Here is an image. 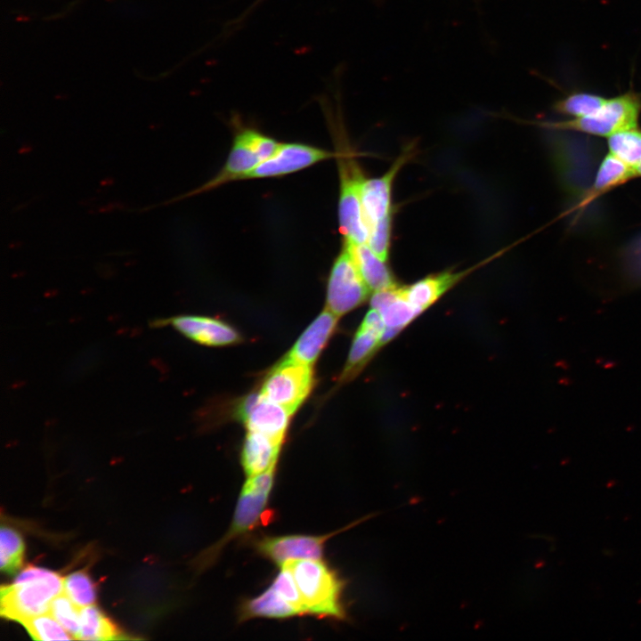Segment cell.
I'll use <instances>...</instances> for the list:
<instances>
[{"mask_svg": "<svg viewBox=\"0 0 641 641\" xmlns=\"http://www.w3.org/2000/svg\"><path fill=\"white\" fill-rule=\"evenodd\" d=\"M410 156V150H406L382 176L364 181L361 200L367 231L379 222L392 218L393 183Z\"/></svg>", "mask_w": 641, "mask_h": 641, "instance_id": "cell-11", "label": "cell"}, {"mask_svg": "<svg viewBox=\"0 0 641 641\" xmlns=\"http://www.w3.org/2000/svg\"><path fill=\"white\" fill-rule=\"evenodd\" d=\"M276 469L277 465L262 474L247 477L238 498L228 531L207 550L205 556L208 562H213L233 540L272 519L273 512L268 508V504Z\"/></svg>", "mask_w": 641, "mask_h": 641, "instance_id": "cell-3", "label": "cell"}, {"mask_svg": "<svg viewBox=\"0 0 641 641\" xmlns=\"http://www.w3.org/2000/svg\"><path fill=\"white\" fill-rule=\"evenodd\" d=\"M261 162L257 153L238 131L234 135L231 151L223 166L197 192L209 191L231 181L243 180Z\"/></svg>", "mask_w": 641, "mask_h": 641, "instance_id": "cell-14", "label": "cell"}, {"mask_svg": "<svg viewBox=\"0 0 641 641\" xmlns=\"http://www.w3.org/2000/svg\"><path fill=\"white\" fill-rule=\"evenodd\" d=\"M169 324L191 340L210 346L228 345L241 340L239 333L228 323L210 317L177 315L158 320Z\"/></svg>", "mask_w": 641, "mask_h": 641, "instance_id": "cell-12", "label": "cell"}, {"mask_svg": "<svg viewBox=\"0 0 641 641\" xmlns=\"http://www.w3.org/2000/svg\"><path fill=\"white\" fill-rule=\"evenodd\" d=\"M347 245L350 247L356 265L370 290L377 291L396 287L385 261L376 255L367 243Z\"/></svg>", "mask_w": 641, "mask_h": 641, "instance_id": "cell-19", "label": "cell"}, {"mask_svg": "<svg viewBox=\"0 0 641 641\" xmlns=\"http://www.w3.org/2000/svg\"><path fill=\"white\" fill-rule=\"evenodd\" d=\"M282 442L247 431L241 450V466L247 477L262 474L278 464Z\"/></svg>", "mask_w": 641, "mask_h": 641, "instance_id": "cell-15", "label": "cell"}, {"mask_svg": "<svg viewBox=\"0 0 641 641\" xmlns=\"http://www.w3.org/2000/svg\"><path fill=\"white\" fill-rule=\"evenodd\" d=\"M33 639L69 640L73 636L50 613L32 617L21 623Z\"/></svg>", "mask_w": 641, "mask_h": 641, "instance_id": "cell-25", "label": "cell"}, {"mask_svg": "<svg viewBox=\"0 0 641 641\" xmlns=\"http://www.w3.org/2000/svg\"><path fill=\"white\" fill-rule=\"evenodd\" d=\"M283 564L291 571L306 615L344 620L345 583L326 563L315 559L290 560Z\"/></svg>", "mask_w": 641, "mask_h": 641, "instance_id": "cell-2", "label": "cell"}, {"mask_svg": "<svg viewBox=\"0 0 641 641\" xmlns=\"http://www.w3.org/2000/svg\"><path fill=\"white\" fill-rule=\"evenodd\" d=\"M337 531L322 535L292 534L283 536H264L256 542L259 555L278 566L290 560L321 559L326 542Z\"/></svg>", "mask_w": 641, "mask_h": 641, "instance_id": "cell-8", "label": "cell"}, {"mask_svg": "<svg viewBox=\"0 0 641 641\" xmlns=\"http://www.w3.org/2000/svg\"><path fill=\"white\" fill-rule=\"evenodd\" d=\"M80 611L81 608L62 591L53 600L49 613L77 639L80 628Z\"/></svg>", "mask_w": 641, "mask_h": 641, "instance_id": "cell-27", "label": "cell"}, {"mask_svg": "<svg viewBox=\"0 0 641 641\" xmlns=\"http://www.w3.org/2000/svg\"><path fill=\"white\" fill-rule=\"evenodd\" d=\"M340 193L338 201L339 231L350 245L367 243L368 231L361 208L363 175L354 153L342 145L337 150Z\"/></svg>", "mask_w": 641, "mask_h": 641, "instance_id": "cell-4", "label": "cell"}, {"mask_svg": "<svg viewBox=\"0 0 641 641\" xmlns=\"http://www.w3.org/2000/svg\"><path fill=\"white\" fill-rule=\"evenodd\" d=\"M63 591V578L57 572L28 566L11 585L1 588V615L20 624L49 613L53 600Z\"/></svg>", "mask_w": 641, "mask_h": 641, "instance_id": "cell-1", "label": "cell"}, {"mask_svg": "<svg viewBox=\"0 0 641 641\" xmlns=\"http://www.w3.org/2000/svg\"><path fill=\"white\" fill-rule=\"evenodd\" d=\"M370 305L381 313L386 328L401 330L424 312L408 301L402 288L397 287L375 291Z\"/></svg>", "mask_w": 641, "mask_h": 641, "instance_id": "cell-16", "label": "cell"}, {"mask_svg": "<svg viewBox=\"0 0 641 641\" xmlns=\"http://www.w3.org/2000/svg\"><path fill=\"white\" fill-rule=\"evenodd\" d=\"M235 415L247 431L265 434L283 443L292 414L259 393L245 397L238 405Z\"/></svg>", "mask_w": 641, "mask_h": 641, "instance_id": "cell-9", "label": "cell"}, {"mask_svg": "<svg viewBox=\"0 0 641 641\" xmlns=\"http://www.w3.org/2000/svg\"><path fill=\"white\" fill-rule=\"evenodd\" d=\"M381 346V336L361 324L353 340L340 379L349 380L355 377Z\"/></svg>", "mask_w": 641, "mask_h": 641, "instance_id": "cell-20", "label": "cell"}, {"mask_svg": "<svg viewBox=\"0 0 641 641\" xmlns=\"http://www.w3.org/2000/svg\"><path fill=\"white\" fill-rule=\"evenodd\" d=\"M313 386L312 365L285 358L265 377L260 393L295 413Z\"/></svg>", "mask_w": 641, "mask_h": 641, "instance_id": "cell-6", "label": "cell"}, {"mask_svg": "<svg viewBox=\"0 0 641 641\" xmlns=\"http://www.w3.org/2000/svg\"><path fill=\"white\" fill-rule=\"evenodd\" d=\"M239 621L256 618L288 619L300 616V612L280 593L270 586L259 596L243 601L239 607Z\"/></svg>", "mask_w": 641, "mask_h": 641, "instance_id": "cell-17", "label": "cell"}, {"mask_svg": "<svg viewBox=\"0 0 641 641\" xmlns=\"http://www.w3.org/2000/svg\"><path fill=\"white\" fill-rule=\"evenodd\" d=\"M369 290L356 265L350 247L343 242L329 276L327 309L340 317L364 303Z\"/></svg>", "mask_w": 641, "mask_h": 641, "instance_id": "cell-5", "label": "cell"}, {"mask_svg": "<svg viewBox=\"0 0 641 641\" xmlns=\"http://www.w3.org/2000/svg\"><path fill=\"white\" fill-rule=\"evenodd\" d=\"M0 563L1 570L12 574L17 572L23 561L24 542L21 536L15 530L3 526L0 533Z\"/></svg>", "mask_w": 641, "mask_h": 641, "instance_id": "cell-24", "label": "cell"}, {"mask_svg": "<svg viewBox=\"0 0 641 641\" xmlns=\"http://www.w3.org/2000/svg\"><path fill=\"white\" fill-rule=\"evenodd\" d=\"M392 234V218L379 222L368 229L367 244L381 259L388 257Z\"/></svg>", "mask_w": 641, "mask_h": 641, "instance_id": "cell-29", "label": "cell"}, {"mask_svg": "<svg viewBox=\"0 0 641 641\" xmlns=\"http://www.w3.org/2000/svg\"><path fill=\"white\" fill-rule=\"evenodd\" d=\"M336 157L337 151L309 144L280 143L272 157L257 165L244 179L283 176Z\"/></svg>", "mask_w": 641, "mask_h": 641, "instance_id": "cell-10", "label": "cell"}, {"mask_svg": "<svg viewBox=\"0 0 641 641\" xmlns=\"http://www.w3.org/2000/svg\"><path fill=\"white\" fill-rule=\"evenodd\" d=\"M610 152L631 167L641 163V131L629 129L608 138Z\"/></svg>", "mask_w": 641, "mask_h": 641, "instance_id": "cell-23", "label": "cell"}, {"mask_svg": "<svg viewBox=\"0 0 641 641\" xmlns=\"http://www.w3.org/2000/svg\"><path fill=\"white\" fill-rule=\"evenodd\" d=\"M121 638L123 637L117 626L95 605L81 608L80 628L77 639L113 640Z\"/></svg>", "mask_w": 641, "mask_h": 641, "instance_id": "cell-21", "label": "cell"}, {"mask_svg": "<svg viewBox=\"0 0 641 641\" xmlns=\"http://www.w3.org/2000/svg\"><path fill=\"white\" fill-rule=\"evenodd\" d=\"M633 169H634L635 177L641 176V163L637 166L634 167Z\"/></svg>", "mask_w": 641, "mask_h": 641, "instance_id": "cell-30", "label": "cell"}, {"mask_svg": "<svg viewBox=\"0 0 641 641\" xmlns=\"http://www.w3.org/2000/svg\"><path fill=\"white\" fill-rule=\"evenodd\" d=\"M634 177L633 167L628 166L610 152L605 156L598 169L594 183V191L598 193Z\"/></svg>", "mask_w": 641, "mask_h": 641, "instance_id": "cell-22", "label": "cell"}, {"mask_svg": "<svg viewBox=\"0 0 641 641\" xmlns=\"http://www.w3.org/2000/svg\"><path fill=\"white\" fill-rule=\"evenodd\" d=\"M338 318L326 308L303 332L285 358L312 365L333 334Z\"/></svg>", "mask_w": 641, "mask_h": 641, "instance_id": "cell-13", "label": "cell"}, {"mask_svg": "<svg viewBox=\"0 0 641 641\" xmlns=\"http://www.w3.org/2000/svg\"><path fill=\"white\" fill-rule=\"evenodd\" d=\"M463 276L464 272H444L421 279L402 290L408 301L425 311Z\"/></svg>", "mask_w": 641, "mask_h": 641, "instance_id": "cell-18", "label": "cell"}, {"mask_svg": "<svg viewBox=\"0 0 641 641\" xmlns=\"http://www.w3.org/2000/svg\"><path fill=\"white\" fill-rule=\"evenodd\" d=\"M63 591L80 608L92 605L96 600L94 585L85 571H77L63 578Z\"/></svg>", "mask_w": 641, "mask_h": 641, "instance_id": "cell-26", "label": "cell"}, {"mask_svg": "<svg viewBox=\"0 0 641 641\" xmlns=\"http://www.w3.org/2000/svg\"><path fill=\"white\" fill-rule=\"evenodd\" d=\"M639 110V101L632 94H624L606 100L604 106L593 115L561 122L555 126L609 137L621 131L635 129Z\"/></svg>", "mask_w": 641, "mask_h": 641, "instance_id": "cell-7", "label": "cell"}, {"mask_svg": "<svg viewBox=\"0 0 641 641\" xmlns=\"http://www.w3.org/2000/svg\"><path fill=\"white\" fill-rule=\"evenodd\" d=\"M606 100L589 93H575L556 105V110L577 118L593 115L605 103Z\"/></svg>", "mask_w": 641, "mask_h": 641, "instance_id": "cell-28", "label": "cell"}]
</instances>
